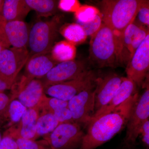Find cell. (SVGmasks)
Segmentation results:
<instances>
[{
	"instance_id": "obj_1",
	"label": "cell",
	"mask_w": 149,
	"mask_h": 149,
	"mask_svg": "<svg viewBox=\"0 0 149 149\" xmlns=\"http://www.w3.org/2000/svg\"><path fill=\"white\" fill-rule=\"evenodd\" d=\"M139 96L137 92L111 112L91 120L87 126L80 149H96L121 131L127 125Z\"/></svg>"
},
{
	"instance_id": "obj_2",
	"label": "cell",
	"mask_w": 149,
	"mask_h": 149,
	"mask_svg": "<svg viewBox=\"0 0 149 149\" xmlns=\"http://www.w3.org/2000/svg\"><path fill=\"white\" fill-rule=\"evenodd\" d=\"M146 0H103L100 3L102 22L120 35L135 21Z\"/></svg>"
},
{
	"instance_id": "obj_3",
	"label": "cell",
	"mask_w": 149,
	"mask_h": 149,
	"mask_svg": "<svg viewBox=\"0 0 149 149\" xmlns=\"http://www.w3.org/2000/svg\"><path fill=\"white\" fill-rule=\"evenodd\" d=\"M89 59L100 68L114 67L118 64L117 40L114 31L103 23L91 36Z\"/></svg>"
},
{
	"instance_id": "obj_4",
	"label": "cell",
	"mask_w": 149,
	"mask_h": 149,
	"mask_svg": "<svg viewBox=\"0 0 149 149\" xmlns=\"http://www.w3.org/2000/svg\"><path fill=\"white\" fill-rule=\"evenodd\" d=\"M60 25V18L56 16L50 20H40L35 23L29 30L27 45L29 58L51 53L58 36Z\"/></svg>"
},
{
	"instance_id": "obj_5",
	"label": "cell",
	"mask_w": 149,
	"mask_h": 149,
	"mask_svg": "<svg viewBox=\"0 0 149 149\" xmlns=\"http://www.w3.org/2000/svg\"><path fill=\"white\" fill-rule=\"evenodd\" d=\"M148 35V28L135 20L122 33L116 35L118 62L127 65Z\"/></svg>"
},
{
	"instance_id": "obj_6",
	"label": "cell",
	"mask_w": 149,
	"mask_h": 149,
	"mask_svg": "<svg viewBox=\"0 0 149 149\" xmlns=\"http://www.w3.org/2000/svg\"><path fill=\"white\" fill-rule=\"evenodd\" d=\"M146 88L143 93L139 96L134 104L128 118L126 134L123 143L125 149H131L134 147L141 126L149 119V85Z\"/></svg>"
},
{
	"instance_id": "obj_7",
	"label": "cell",
	"mask_w": 149,
	"mask_h": 149,
	"mask_svg": "<svg viewBox=\"0 0 149 149\" xmlns=\"http://www.w3.org/2000/svg\"><path fill=\"white\" fill-rule=\"evenodd\" d=\"M85 133L76 123L59 124L52 132L46 135L52 149H80Z\"/></svg>"
},
{
	"instance_id": "obj_8",
	"label": "cell",
	"mask_w": 149,
	"mask_h": 149,
	"mask_svg": "<svg viewBox=\"0 0 149 149\" xmlns=\"http://www.w3.org/2000/svg\"><path fill=\"white\" fill-rule=\"evenodd\" d=\"M97 75L88 70L74 80L51 85L44 89L45 94L52 97L68 102L81 92L96 85Z\"/></svg>"
},
{
	"instance_id": "obj_9",
	"label": "cell",
	"mask_w": 149,
	"mask_h": 149,
	"mask_svg": "<svg viewBox=\"0 0 149 149\" xmlns=\"http://www.w3.org/2000/svg\"><path fill=\"white\" fill-rule=\"evenodd\" d=\"M88 70L86 63L83 61L63 62L54 66L40 80L45 89L51 85L74 80Z\"/></svg>"
},
{
	"instance_id": "obj_10",
	"label": "cell",
	"mask_w": 149,
	"mask_h": 149,
	"mask_svg": "<svg viewBox=\"0 0 149 149\" xmlns=\"http://www.w3.org/2000/svg\"><path fill=\"white\" fill-rule=\"evenodd\" d=\"M96 85L84 90L68 101V108L74 123L87 126L95 113Z\"/></svg>"
},
{
	"instance_id": "obj_11",
	"label": "cell",
	"mask_w": 149,
	"mask_h": 149,
	"mask_svg": "<svg viewBox=\"0 0 149 149\" xmlns=\"http://www.w3.org/2000/svg\"><path fill=\"white\" fill-rule=\"evenodd\" d=\"M11 93L27 109L37 106L45 94L42 81L30 79L22 75L18 82L15 81L11 88Z\"/></svg>"
},
{
	"instance_id": "obj_12",
	"label": "cell",
	"mask_w": 149,
	"mask_h": 149,
	"mask_svg": "<svg viewBox=\"0 0 149 149\" xmlns=\"http://www.w3.org/2000/svg\"><path fill=\"white\" fill-rule=\"evenodd\" d=\"M29 57L27 48H4L0 53V73L14 83Z\"/></svg>"
},
{
	"instance_id": "obj_13",
	"label": "cell",
	"mask_w": 149,
	"mask_h": 149,
	"mask_svg": "<svg viewBox=\"0 0 149 149\" xmlns=\"http://www.w3.org/2000/svg\"><path fill=\"white\" fill-rule=\"evenodd\" d=\"M29 30L24 21L0 20V43L5 48H27Z\"/></svg>"
},
{
	"instance_id": "obj_14",
	"label": "cell",
	"mask_w": 149,
	"mask_h": 149,
	"mask_svg": "<svg viewBox=\"0 0 149 149\" xmlns=\"http://www.w3.org/2000/svg\"><path fill=\"white\" fill-rule=\"evenodd\" d=\"M149 68V34L137 49L126 65L127 77L139 86L143 85Z\"/></svg>"
},
{
	"instance_id": "obj_15",
	"label": "cell",
	"mask_w": 149,
	"mask_h": 149,
	"mask_svg": "<svg viewBox=\"0 0 149 149\" xmlns=\"http://www.w3.org/2000/svg\"><path fill=\"white\" fill-rule=\"evenodd\" d=\"M123 77L114 73L97 77L95 90V113L103 109L111 100Z\"/></svg>"
},
{
	"instance_id": "obj_16",
	"label": "cell",
	"mask_w": 149,
	"mask_h": 149,
	"mask_svg": "<svg viewBox=\"0 0 149 149\" xmlns=\"http://www.w3.org/2000/svg\"><path fill=\"white\" fill-rule=\"evenodd\" d=\"M40 116L38 106L27 109L21 120L17 125L11 126L3 136H8L13 139H23L34 141L36 133V124Z\"/></svg>"
},
{
	"instance_id": "obj_17",
	"label": "cell",
	"mask_w": 149,
	"mask_h": 149,
	"mask_svg": "<svg viewBox=\"0 0 149 149\" xmlns=\"http://www.w3.org/2000/svg\"><path fill=\"white\" fill-rule=\"evenodd\" d=\"M58 63L53 58L51 53L34 56L27 60L24 75L30 79H40Z\"/></svg>"
},
{
	"instance_id": "obj_18",
	"label": "cell",
	"mask_w": 149,
	"mask_h": 149,
	"mask_svg": "<svg viewBox=\"0 0 149 149\" xmlns=\"http://www.w3.org/2000/svg\"><path fill=\"white\" fill-rule=\"evenodd\" d=\"M136 89L137 85L133 81L128 77H123L122 82L111 100L103 109L95 113L91 120L111 112L116 108L137 93Z\"/></svg>"
},
{
	"instance_id": "obj_19",
	"label": "cell",
	"mask_w": 149,
	"mask_h": 149,
	"mask_svg": "<svg viewBox=\"0 0 149 149\" xmlns=\"http://www.w3.org/2000/svg\"><path fill=\"white\" fill-rule=\"evenodd\" d=\"M31 10L25 0H5L2 10V21H24Z\"/></svg>"
},
{
	"instance_id": "obj_20",
	"label": "cell",
	"mask_w": 149,
	"mask_h": 149,
	"mask_svg": "<svg viewBox=\"0 0 149 149\" xmlns=\"http://www.w3.org/2000/svg\"><path fill=\"white\" fill-rule=\"evenodd\" d=\"M76 54L75 45L67 41L57 43L53 47L51 52L53 58L58 63L73 60Z\"/></svg>"
},
{
	"instance_id": "obj_21",
	"label": "cell",
	"mask_w": 149,
	"mask_h": 149,
	"mask_svg": "<svg viewBox=\"0 0 149 149\" xmlns=\"http://www.w3.org/2000/svg\"><path fill=\"white\" fill-rule=\"evenodd\" d=\"M31 10H35L37 15L48 17L56 13L58 1L56 0H25Z\"/></svg>"
},
{
	"instance_id": "obj_22",
	"label": "cell",
	"mask_w": 149,
	"mask_h": 149,
	"mask_svg": "<svg viewBox=\"0 0 149 149\" xmlns=\"http://www.w3.org/2000/svg\"><path fill=\"white\" fill-rule=\"evenodd\" d=\"M52 113L40 115L36 124V133L34 141L40 136H46L52 132L59 124Z\"/></svg>"
},
{
	"instance_id": "obj_23",
	"label": "cell",
	"mask_w": 149,
	"mask_h": 149,
	"mask_svg": "<svg viewBox=\"0 0 149 149\" xmlns=\"http://www.w3.org/2000/svg\"><path fill=\"white\" fill-rule=\"evenodd\" d=\"M59 32L67 41L75 45L85 42L88 36L80 24L72 23L60 27Z\"/></svg>"
},
{
	"instance_id": "obj_24",
	"label": "cell",
	"mask_w": 149,
	"mask_h": 149,
	"mask_svg": "<svg viewBox=\"0 0 149 149\" xmlns=\"http://www.w3.org/2000/svg\"><path fill=\"white\" fill-rule=\"evenodd\" d=\"M37 106L40 111H42L41 114L52 113L55 110L68 107V102L56 98L48 97L45 94Z\"/></svg>"
},
{
	"instance_id": "obj_25",
	"label": "cell",
	"mask_w": 149,
	"mask_h": 149,
	"mask_svg": "<svg viewBox=\"0 0 149 149\" xmlns=\"http://www.w3.org/2000/svg\"><path fill=\"white\" fill-rule=\"evenodd\" d=\"M27 109L19 101L14 100L11 102L6 111L2 116L8 118L11 127L20 121Z\"/></svg>"
},
{
	"instance_id": "obj_26",
	"label": "cell",
	"mask_w": 149,
	"mask_h": 149,
	"mask_svg": "<svg viewBox=\"0 0 149 149\" xmlns=\"http://www.w3.org/2000/svg\"><path fill=\"white\" fill-rule=\"evenodd\" d=\"M100 12L97 9L92 6H81L74 13V17L78 24H83L92 20Z\"/></svg>"
},
{
	"instance_id": "obj_27",
	"label": "cell",
	"mask_w": 149,
	"mask_h": 149,
	"mask_svg": "<svg viewBox=\"0 0 149 149\" xmlns=\"http://www.w3.org/2000/svg\"><path fill=\"white\" fill-rule=\"evenodd\" d=\"M19 149H52L49 143L44 140L33 141L23 139L16 140Z\"/></svg>"
},
{
	"instance_id": "obj_28",
	"label": "cell",
	"mask_w": 149,
	"mask_h": 149,
	"mask_svg": "<svg viewBox=\"0 0 149 149\" xmlns=\"http://www.w3.org/2000/svg\"><path fill=\"white\" fill-rule=\"evenodd\" d=\"M102 23V17L100 12L91 21L80 24L83 27L87 36H92L100 29Z\"/></svg>"
},
{
	"instance_id": "obj_29",
	"label": "cell",
	"mask_w": 149,
	"mask_h": 149,
	"mask_svg": "<svg viewBox=\"0 0 149 149\" xmlns=\"http://www.w3.org/2000/svg\"><path fill=\"white\" fill-rule=\"evenodd\" d=\"M52 113L61 123H74L72 113L68 107L55 110Z\"/></svg>"
},
{
	"instance_id": "obj_30",
	"label": "cell",
	"mask_w": 149,
	"mask_h": 149,
	"mask_svg": "<svg viewBox=\"0 0 149 149\" xmlns=\"http://www.w3.org/2000/svg\"><path fill=\"white\" fill-rule=\"evenodd\" d=\"M149 2L145 1L139 9L136 17L138 21H136L141 25L149 28Z\"/></svg>"
},
{
	"instance_id": "obj_31",
	"label": "cell",
	"mask_w": 149,
	"mask_h": 149,
	"mask_svg": "<svg viewBox=\"0 0 149 149\" xmlns=\"http://www.w3.org/2000/svg\"><path fill=\"white\" fill-rule=\"evenodd\" d=\"M80 6L77 0H61L58 2V8L63 11L75 13Z\"/></svg>"
},
{
	"instance_id": "obj_32",
	"label": "cell",
	"mask_w": 149,
	"mask_h": 149,
	"mask_svg": "<svg viewBox=\"0 0 149 149\" xmlns=\"http://www.w3.org/2000/svg\"><path fill=\"white\" fill-rule=\"evenodd\" d=\"M15 99L11 94L9 95L3 92H0V117L6 111L11 102Z\"/></svg>"
},
{
	"instance_id": "obj_33",
	"label": "cell",
	"mask_w": 149,
	"mask_h": 149,
	"mask_svg": "<svg viewBox=\"0 0 149 149\" xmlns=\"http://www.w3.org/2000/svg\"><path fill=\"white\" fill-rule=\"evenodd\" d=\"M141 135L142 141L147 148H149V120L148 119L141 126L139 136Z\"/></svg>"
},
{
	"instance_id": "obj_34",
	"label": "cell",
	"mask_w": 149,
	"mask_h": 149,
	"mask_svg": "<svg viewBox=\"0 0 149 149\" xmlns=\"http://www.w3.org/2000/svg\"><path fill=\"white\" fill-rule=\"evenodd\" d=\"M0 149H19L16 141L8 136H3L0 142Z\"/></svg>"
},
{
	"instance_id": "obj_35",
	"label": "cell",
	"mask_w": 149,
	"mask_h": 149,
	"mask_svg": "<svg viewBox=\"0 0 149 149\" xmlns=\"http://www.w3.org/2000/svg\"><path fill=\"white\" fill-rule=\"evenodd\" d=\"M13 83L6 79L0 73V92L10 90Z\"/></svg>"
},
{
	"instance_id": "obj_36",
	"label": "cell",
	"mask_w": 149,
	"mask_h": 149,
	"mask_svg": "<svg viewBox=\"0 0 149 149\" xmlns=\"http://www.w3.org/2000/svg\"><path fill=\"white\" fill-rule=\"evenodd\" d=\"M4 1L0 0V20H2V10Z\"/></svg>"
},
{
	"instance_id": "obj_37",
	"label": "cell",
	"mask_w": 149,
	"mask_h": 149,
	"mask_svg": "<svg viewBox=\"0 0 149 149\" xmlns=\"http://www.w3.org/2000/svg\"><path fill=\"white\" fill-rule=\"evenodd\" d=\"M4 48H5L2 46V45L0 43V53L1 52Z\"/></svg>"
},
{
	"instance_id": "obj_38",
	"label": "cell",
	"mask_w": 149,
	"mask_h": 149,
	"mask_svg": "<svg viewBox=\"0 0 149 149\" xmlns=\"http://www.w3.org/2000/svg\"><path fill=\"white\" fill-rule=\"evenodd\" d=\"M2 139V137L1 134V132H0V142L1 141Z\"/></svg>"
}]
</instances>
